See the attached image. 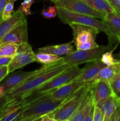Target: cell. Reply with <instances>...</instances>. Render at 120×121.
<instances>
[{
    "mask_svg": "<svg viewBox=\"0 0 120 121\" xmlns=\"http://www.w3.org/2000/svg\"><path fill=\"white\" fill-rule=\"evenodd\" d=\"M71 67H72V66L64 64L32 77L22 84L12 89L5 95L8 98V102L14 100H20L24 96L38 88L55 76Z\"/></svg>",
    "mask_w": 120,
    "mask_h": 121,
    "instance_id": "obj_1",
    "label": "cell"
},
{
    "mask_svg": "<svg viewBox=\"0 0 120 121\" xmlns=\"http://www.w3.org/2000/svg\"><path fill=\"white\" fill-rule=\"evenodd\" d=\"M52 93L25 105L22 108L19 121H35L39 117L55 111L63 100L53 98Z\"/></svg>",
    "mask_w": 120,
    "mask_h": 121,
    "instance_id": "obj_2",
    "label": "cell"
},
{
    "mask_svg": "<svg viewBox=\"0 0 120 121\" xmlns=\"http://www.w3.org/2000/svg\"><path fill=\"white\" fill-rule=\"evenodd\" d=\"M90 89V83H85L79 89L62 102L58 107L51 112L55 121H69Z\"/></svg>",
    "mask_w": 120,
    "mask_h": 121,
    "instance_id": "obj_3",
    "label": "cell"
},
{
    "mask_svg": "<svg viewBox=\"0 0 120 121\" xmlns=\"http://www.w3.org/2000/svg\"><path fill=\"white\" fill-rule=\"evenodd\" d=\"M64 64L62 59L55 63L42 65L41 68L34 71H31V72L20 71V72L13 73L12 74L9 73L7 76L0 82V96L5 95L12 89L22 84L36 74L49 70Z\"/></svg>",
    "mask_w": 120,
    "mask_h": 121,
    "instance_id": "obj_4",
    "label": "cell"
},
{
    "mask_svg": "<svg viewBox=\"0 0 120 121\" xmlns=\"http://www.w3.org/2000/svg\"><path fill=\"white\" fill-rule=\"evenodd\" d=\"M73 31L72 43L76 46V50H89L98 47L95 41L100 30L95 27L76 23L69 24Z\"/></svg>",
    "mask_w": 120,
    "mask_h": 121,
    "instance_id": "obj_5",
    "label": "cell"
},
{
    "mask_svg": "<svg viewBox=\"0 0 120 121\" xmlns=\"http://www.w3.org/2000/svg\"><path fill=\"white\" fill-rule=\"evenodd\" d=\"M57 14L61 21L64 24L76 23L86 25L96 28L100 32H104L106 34L108 33V29L106 24L102 20H99L96 18L61 8H57Z\"/></svg>",
    "mask_w": 120,
    "mask_h": 121,
    "instance_id": "obj_6",
    "label": "cell"
},
{
    "mask_svg": "<svg viewBox=\"0 0 120 121\" xmlns=\"http://www.w3.org/2000/svg\"><path fill=\"white\" fill-rule=\"evenodd\" d=\"M81 70L82 69L79 68L78 66H72L55 76L31 93H48L54 92L56 89L72 81L80 74Z\"/></svg>",
    "mask_w": 120,
    "mask_h": 121,
    "instance_id": "obj_7",
    "label": "cell"
},
{
    "mask_svg": "<svg viewBox=\"0 0 120 121\" xmlns=\"http://www.w3.org/2000/svg\"><path fill=\"white\" fill-rule=\"evenodd\" d=\"M109 49L108 46H100L89 50H76L63 57L62 61L66 65L78 66L81 64L100 59L102 54Z\"/></svg>",
    "mask_w": 120,
    "mask_h": 121,
    "instance_id": "obj_8",
    "label": "cell"
},
{
    "mask_svg": "<svg viewBox=\"0 0 120 121\" xmlns=\"http://www.w3.org/2000/svg\"><path fill=\"white\" fill-rule=\"evenodd\" d=\"M54 3L57 8L65 9L67 10L85 14L93 17L103 20L105 17V14L95 10L87 4L80 0H47Z\"/></svg>",
    "mask_w": 120,
    "mask_h": 121,
    "instance_id": "obj_9",
    "label": "cell"
},
{
    "mask_svg": "<svg viewBox=\"0 0 120 121\" xmlns=\"http://www.w3.org/2000/svg\"><path fill=\"white\" fill-rule=\"evenodd\" d=\"M36 61L35 53L28 43H22L18 46L17 52L12 57L8 65V72L12 73L17 69L22 68L27 65Z\"/></svg>",
    "mask_w": 120,
    "mask_h": 121,
    "instance_id": "obj_10",
    "label": "cell"
},
{
    "mask_svg": "<svg viewBox=\"0 0 120 121\" xmlns=\"http://www.w3.org/2000/svg\"><path fill=\"white\" fill-rule=\"evenodd\" d=\"M28 43V28L27 20L20 22L0 39V47L7 44H21Z\"/></svg>",
    "mask_w": 120,
    "mask_h": 121,
    "instance_id": "obj_11",
    "label": "cell"
},
{
    "mask_svg": "<svg viewBox=\"0 0 120 121\" xmlns=\"http://www.w3.org/2000/svg\"><path fill=\"white\" fill-rule=\"evenodd\" d=\"M102 21L108 27L107 34L108 39V46L111 48L114 43L118 41L120 36V12L115 9L114 11L107 14Z\"/></svg>",
    "mask_w": 120,
    "mask_h": 121,
    "instance_id": "obj_12",
    "label": "cell"
},
{
    "mask_svg": "<svg viewBox=\"0 0 120 121\" xmlns=\"http://www.w3.org/2000/svg\"><path fill=\"white\" fill-rule=\"evenodd\" d=\"M90 83V91L95 105L101 104L108 97L115 95L112 90L109 82L98 80Z\"/></svg>",
    "mask_w": 120,
    "mask_h": 121,
    "instance_id": "obj_13",
    "label": "cell"
},
{
    "mask_svg": "<svg viewBox=\"0 0 120 121\" xmlns=\"http://www.w3.org/2000/svg\"><path fill=\"white\" fill-rule=\"evenodd\" d=\"M105 66H107L102 62L101 59L88 62L82 69L80 74L72 82H89L97 75L102 69Z\"/></svg>",
    "mask_w": 120,
    "mask_h": 121,
    "instance_id": "obj_14",
    "label": "cell"
},
{
    "mask_svg": "<svg viewBox=\"0 0 120 121\" xmlns=\"http://www.w3.org/2000/svg\"><path fill=\"white\" fill-rule=\"evenodd\" d=\"M27 20L25 15L18 10L14 12L9 18L0 22V39L20 22Z\"/></svg>",
    "mask_w": 120,
    "mask_h": 121,
    "instance_id": "obj_15",
    "label": "cell"
},
{
    "mask_svg": "<svg viewBox=\"0 0 120 121\" xmlns=\"http://www.w3.org/2000/svg\"><path fill=\"white\" fill-rule=\"evenodd\" d=\"M84 83L82 82H71L56 89L52 93V96L55 99L64 100L76 92Z\"/></svg>",
    "mask_w": 120,
    "mask_h": 121,
    "instance_id": "obj_16",
    "label": "cell"
},
{
    "mask_svg": "<svg viewBox=\"0 0 120 121\" xmlns=\"http://www.w3.org/2000/svg\"><path fill=\"white\" fill-rule=\"evenodd\" d=\"M93 105L95 104L93 102L91 92L89 89V92H88L84 100L79 106L76 112L74 113L69 121H84V119L85 118V116L87 115L89 109Z\"/></svg>",
    "mask_w": 120,
    "mask_h": 121,
    "instance_id": "obj_17",
    "label": "cell"
},
{
    "mask_svg": "<svg viewBox=\"0 0 120 121\" xmlns=\"http://www.w3.org/2000/svg\"><path fill=\"white\" fill-rule=\"evenodd\" d=\"M72 43L62 44L49 46L38 48V52L50 53L58 56H66L74 52Z\"/></svg>",
    "mask_w": 120,
    "mask_h": 121,
    "instance_id": "obj_18",
    "label": "cell"
},
{
    "mask_svg": "<svg viewBox=\"0 0 120 121\" xmlns=\"http://www.w3.org/2000/svg\"><path fill=\"white\" fill-rule=\"evenodd\" d=\"M119 102L120 99L116 95H112L101 104L96 105L104 115V121H108L111 115L115 112Z\"/></svg>",
    "mask_w": 120,
    "mask_h": 121,
    "instance_id": "obj_19",
    "label": "cell"
},
{
    "mask_svg": "<svg viewBox=\"0 0 120 121\" xmlns=\"http://www.w3.org/2000/svg\"><path fill=\"white\" fill-rule=\"evenodd\" d=\"M120 73V63L110 66H105L100 70L97 75L88 83H92L98 80L110 82L117 74Z\"/></svg>",
    "mask_w": 120,
    "mask_h": 121,
    "instance_id": "obj_20",
    "label": "cell"
},
{
    "mask_svg": "<svg viewBox=\"0 0 120 121\" xmlns=\"http://www.w3.org/2000/svg\"><path fill=\"white\" fill-rule=\"evenodd\" d=\"M95 10L107 15L115 10L107 0H80Z\"/></svg>",
    "mask_w": 120,
    "mask_h": 121,
    "instance_id": "obj_21",
    "label": "cell"
},
{
    "mask_svg": "<svg viewBox=\"0 0 120 121\" xmlns=\"http://www.w3.org/2000/svg\"><path fill=\"white\" fill-rule=\"evenodd\" d=\"M63 57H60L54 54L44 52H38L35 53V59L36 62L42 64V65H50L55 63L62 60Z\"/></svg>",
    "mask_w": 120,
    "mask_h": 121,
    "instance_id": "obj_22",
    "label": "cell"
},
{
    "mask_svg": "<svg viewBox=\"0 0 120 121\" xmlns=\"http://www.w3.org/2000/svg\"><path fill=\"white\" fill-rule=\"evenodd\" d=\"M18 44H7L0 47V57H12L16 53L18 48Z\"/></svg>",
    "mask_w": 120,
    "mask_h": 121,
    "instance_id": "obj_23",
    "label": "cell"
},
{
    "mask_svg": "<svg viewBox=\"0 0 120 121\" xmlns=\"http://www.w3.org/2000/svg\"><path fill=\"white\" fill-rule=\"evenodd\" d=\"M100 59L102 62L107 66H112V65L120 63V60H116L114 58L112 54V51L105 52L101 56Z\"/></svg>",
    "mask_w": 120,
    "mask_h": 121,
    "instance_id": "obj_24",
    "label": "cell"
},
{
    "mask_svg": "<svg viewBox=\"0 0 120 121\" xmlns=\"http://www.w3.org/2000/svg\"><path fill=\"white\" fill-rule=\"evenodd\" d=\"M22 108L0 116V121H19L20 117L22 111Z\"/></svg>",
    "mask_w": 120,
    "mask_h": 121,
    "instance_id": "obj_25",
    "label": "cell"
},
{
    "mask_svg": "<svg viewBox=\"0 0 120 121\" xmlns=\"http://www.w3.org/2000/svg\"><path fill=\"white\" fill-rule=\"evenodd\" d=\"M16 1V0H10L7 2L5 7L4 9L3 14H2V21L7 20L11 17V16L12 14V13L13 12V9H14V2Z\"/></svg>",
    "mask_w": 120,
    "mask_h": 121,
    "instance_id": "obj_26",
    "label": "cell"
},
{
    "mask_svg": "<svg viewBox=\"0 0 120 121\" xmlns=\"http://www.w3.org/2000/svg\"><path fill=\"white\" fill-rule=\"evenodd\" d=\"M34 2V0H24L17 10L23 13L25 15H29L32 14L31 7Z\"/></svg>",
    "mask_w": 120,
    "mask_h": 121,
    "instance_id": "obj_27",
    "label": "cell"
},
{
    "mask_svg": "<svg viewBox=\"0 0 120 121\" xmlns=\"http://www.w3.org/2000/svg\"><path fill=\"white\" fill-rule=\"evenodd\" d=\"M109 83L114 93L116 95L120 91V73L113 78Z\"/></svg>",
    "mask_w": 120,
    "mask_h": 121,
    "instance_id": "obj_28",
    "label": "cell"
},
{
    "mask_svg": "<svg viewBox=\"0 0 120 121\" xmlns=\"http://www.w3.org/2000/svg\"><path fill=\"white\" fill-rule=\"evenodd\" d=\"M104 115L102 113L101 109L95 105L93 121H104Z\"/></svg>",
    "mask_w": 120,
    "mask_h": 121,
    "instance_id": "obj_29",
    "label": "cell"
},
{
    "mask_svg": "<svg viewBox=\"0 0 120 121\" xmlns=\"http://www.w3.org/2000/svg\"><path fill=\"white\" fill-rule=\"evenodd\" d=\"M47 9L48 12V15L47 18H52L55 17L56 15H58L57 7L55 5L48 7Z\"/></svg>",
    "mask_w": 120,
    "mask_h": 121,
    "instance_id": "obj_30",
    "label": "cell"
},
{
    "mask_svg": "<svg viewBox=\"0 0 120 121\" xmlns=\"http://www.w3.org/2000/svg\"><path fill=\"white\" fill-rule=\"evenodd\" d=\"M8 98L5 95L3 96H0V115L2 113V111L4 109L5 107L8 104Z\"/></svg>",
    "mask_w": 120,
    "mask_h": 121,
    "instance_id": "obj_31",
    "label": "cell"
},
{
    "mask_svg": "<svg viewBox=\"0 0 120 121\" xmlns=\"http://www.w3.org/2000/svg\"><path fill=\"white\" fill-rule=\"evenodd\" d=\"M9 74L8 66H4L0 68V82L5 79Z\"/></svg>",
    "mask_w": 120,
    "mask_h": 121,
    "instance_id": "obj_32",
    "label": "cell"
},
{
    "mask_svg": "<svg viewBox=\"0 0 120 121\" xmlns=\"http://www.w3.org/2000/svg\"><path fill=\"white\" fill-rule=\"evenodd\" d=\"M94 107H95V105H93L91 107L89 111L87 113V115L85 116V118L84 119V121H93V117H94Z\"/></svg>",
    "mask_w": 120,
    "mask_h": 121,
    "instance_id": "obj_33",
    "label": "cell"
},
{
    "mask_svg": "<svg viewBox=\"0 0 120 121\" xmlns=\"http://www.w3.org/2000/svg\"><path fill=\"white\" fill-rule=\"evenodd\" d=\"M12 57H0V68L4 66H8L11 60Z\"/></svg>",
    "mask_w": 120,
    "mask_h": 121,
    "instance_id": "obj_34",
    "label": "cell"
},
{
    "mask_svg": "<svg viewBox=\"0 0 120 121\" xmlns=\"http://www.w3.org/2000/svg\"><path fill=\"white\" fill-rule=\"evenodd\" d=\"M9 1L10 0H0V22L2 21V17L5 7L7 2Z\"/></svg>",
    "mask_w": 120,
    "mask_h": 121,
    "instance_id": "obj_35",
    "label": "cell"
},
{
    "mask_svg": "<svg viewBox=\"0 0 120 121\" xmlns=\"http://www.w3.org/2000/svg\"><path fill=\"white\" fill-rule=\"evenodd\" d=\"M112 7L120 12V0H107Z\"/></svg>",
    "mask_w": 120,
    "mask_h": 121,
    "instance_id": "obj_36",
    "label": "cell"
},
{
    "mask_svg": "<svg viewBox=\"0 0 120 121\" xmlns=\"http://www.w3.org/2000/svg\"><path fill=\"white\" fill-rule=\"evenodd\" d=\"M115 121H120V99L115 109Z\"/></svg>",
    "mask_w": 120,
    "mask_h": 121,
    "instance_id": "obj_37",
    "label": "cell"
},
{
    "mask_svg": "<svg viewBox=\"0 0 120 121\" xmlns=\"http://www.w3.org/2000/svg\"><path fill=\"white\" fill-rule=\"evenodd\" d=\"M41 14H42L44 17L47 18V17H48V11H47V8H45V9H42V12H41Z\"/></svg>",
    "mask_w": 120,
    "mask_h": 121,
    "instance_id": "obj_38",
    "label": "cell"
},
{
    "mask_svg": "<svg viewBox=\"0 0 120 121\" xmlns=\"http://www.w3.org/2000/svg\"><path fill=\"white\" fill-rule=\"evenodd\" d=\"M116 96H117L118 97V98H119V99H120V91H119V92H118V94L117 95H116Z\"/></svg>",
    "mask_w": 120,
    "mask_h": 121,
    "instance_id": "obj_39",
    "label": "cell"
},
{
    "mask_svg": "<svg viewBox=\"0 0 120 121\" xmlns=\"http://www.w3.org/2000/svg\"><path fill=\"white\" fill-rule=\"evenodd\" d=\"M118 41H119V43H120V36H119V37H118Z\"/></svg>",
    "mask_w": 120,
    "mask_h": 121,
    "instance_id": "obj_40",
    "label": "cell"
}]
</instances>
